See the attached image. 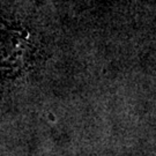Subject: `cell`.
I'll list each match as a JSON object with an SVG mask.
<instances>
[]
</instances>
